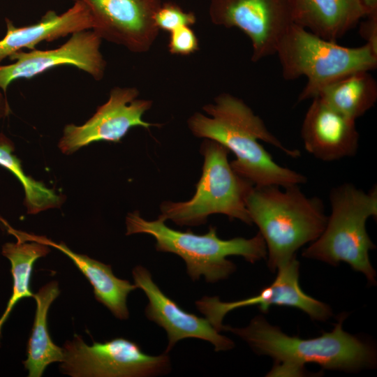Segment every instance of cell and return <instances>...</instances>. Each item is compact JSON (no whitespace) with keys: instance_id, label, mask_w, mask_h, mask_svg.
Wrapping results in <instances>:
<instances>
[{"instance_id":"obj_24","label":"cell","mask_w":377,"mask_h":377,"mask_svg":"<svg viewBox=\"0 0 377 377\" xmlns=\"http://www.w3.org/2000/svg\"><path fill=\"white\" fill-rule=\"evenodd\" d=\"M198 50V38L190 27H183L170 33L168 50L170 54L185 56Z\"/></svg>"},{"instance_id":"obj_19","label":"cell","mask_w":377,"mask_h":377,"mask_svg":"<svg viewBox=\"0 0 377 377\" xmlns=\"http://www.w3.org/2000/svg\"><path fill=\"white\" fill-rule=\"evenodd\" d=\"M59 293L58 282L52 281L34 294L36 310L27 343V358L22 362L29 377H40L49 364L63 361V348L51 339L47 324L48 310Z\"/></svg>"},{"instance_id":"obj_20","label":"cell","mask_w":377,"mask_h":377,"mask_svg":"<svg viewBox=\"0 0 377 377\" xmlns=\"http://www.w3.org/2000/svg\"><path fill=\"white\" fill-rule=\"evenodd\" d=\"M316 97L356 121L374 106L377 101V83L369 71H357L328 83Z\"/></svg>"},{"instance_id":"obj_13","label":"cell","mask_w":377,"mask_h":377,"mask_svg":"<svg viewBox=\"0 0 377 377\" xmlns=\"http://www.w3.org/2000/svg\"><path fill=\"white\" fill-rule=\"evenodd\" d=\"M300 263L294 258L277 269L274 281L254 296L233 302H222L217 296H204L195 305L211 325L219 332L223 327V320L236 309L257 305L266 313L272 305L298 309L312 320L324 321L332 314L329 305L306 295L299 283Z\"/></svg>"},{"instance_id":"obj_25","label":"cell","mask_w":377,"mask_h":377,"mask_svg":"<svg viewBox=\"0 0 377 377\" xmlns=\"http://www.w3.org/2000/svg\"><path fill=\"white\" fill-rule=\"evenodd\" d=\"M366 19L360 23L359 33L376 52H377V11L367 15Z\"/></svg>"},{"instance_id":"obj_23","label":"cell","mask_w":377,"mask_h":377,"mask_svg":"<svg viewBox=\"0 0 377 377\" xmlns=\"http://www.w3.org/2000/svg\"><path fill=\"white\" fill-rule=\"evenodd\" d=\"M155 22L159 30L172 32L183 27H191L196 22L192 12L184 11L173 2L162 3L155 15Z\"/></svg>"},{"instance_id":"obj_1","label":"cell","mask_w":377,"mask_h":377,"mask_svg":"<svg viewBox=\"0 0 377 377\" xmlns=\"http://www.w3.org/2000/svg\"><path fill=\"white\" fill-rule=\"evenodd\" d=\"M203 110L210 117L195 113L188 120L189 129L195 136L213 140L232 151L236 156L230 162L232 168L254 186L286 188L306 182L304 175L276 163L259 140L293 158L300 156V151L285 147L242 99L222 93Z\"/></svg>"},{"instance_id":"obj_27","label":"cell","mask_w":377,"mask_h":377,"mask_svg":"<svg viewBox=\"0 0 377 377\" xmlns=\"http://www.w3.org/2000/svg\"><path fill=\"white\" fill-rule=\"evenodd\" d=\"M360 1L367 10L368 15L377 11V0H360Z\"/></svg>"},{"instance_id":"obj_12","label":"cell","mask_w":377,"mask_h":377,"mask_svg":"<svg viewBox=\"0 0 377 377\" xmlns=\"http://www.w3.org/2000/svg\"><path fill=\"white\" fill-rule=\"evenodd\" d=\"M84 4L93 20L92 30L103 40L133 53L147 52L159 29L155 15L161 0H71Z\"/></svg>"},{"instance_id":"obj_3","label":"cell","mask_w":377,"mask_h":377,"mask_svg":"<svg viewBox=\"0 0 377 377\" xmlns=\"http://www.w3.org/2000/svg\"><path fill=\"white\" fill-rule=\"evenodd\" d=\"M281 188L254 186L246 200L252 223L265 242L272 272L295 258L302 246L316 240L327 219L320 198L307 197L299 185Z\"/></svg>"},{"instance_id":"obj_14","label":"cell","mask_w":377,"mask_h":377,"mask_svg":"<svg viewBox=\"0 0 377 377\" xmlns=\"http://www.w3.org/2000/svg\"><path fill=\"white\" fill-rule=\"evenodd\" d=\"M132 274L135 284L142 290L148 299L145 309L147 318L167 333L168 343L165 353H168L176 343L186 338L207 341L217 352L228 350L235 346L234 342L219 334L206 318L184 311L166 295L153 281L147 268L137 265L133 269Z\"/></svg>"},{"instance_id":"obj_21","label":"cell","mask_w":377,"mask_h":377,"mask_svg":"<svg viewBox=\"0 0 377 377\" xmlns=\"http://www.w3.org/2000/svg\"><path fill=\"white\" fill-rule=\"evenodd\" d=\"M16 243H6L2 246V254L11 264L13 276V293L6 310L0 318V338L1 328L8 318L16 304L23 298L33 297L30 282L34 263L49 253V246L37 242H30L17 239Z\"/></svg>"},{"instance_id":"obj_15","label":"cell","mask_w":377,"mask_h":377,"mask_svg":"<svg viewBox=\"0 0 377 377\" xmlns=\"http://www.w3.org/2000/svg\"><path fill=\"white\" fill-rule=\"evenodd\" d=\"M301 137L307 152L323 161L351 157L359 147V133L353 120L326 104L312 98L304 117Z\"/></svg>"},{"instance_id":"obj_5","label":"cell","mask_w":377,"mask_h":377,"mask_svg":"<svg viewBox=\"0 0 377 377\" xmlns=\"http://www.w3.org/2000/svg\"><path fill=\"white\" fill-rule=\"evenodd\" d=\"M331 214L320 235L302 252L306 258L337 265L348 263L362 273L368 283H376V273L369 251L375 249L366 222L377 216V187L366 192L350 183L332 188L330 193Z\"/></svg>"},{"instance_id":"obj_18","label":"cell","mask_w":377,"mask_h":377,"mask_svg":"<svg viewBox=\"0 0 377 377\" xmlns=\"http://www.w3.org/2000/svg\"><path fill=\"white\" fill-rule=\"evenodd\" d=\"M293 24L336 41L368 12L360 0H287Z\"/></svg>"},{"instance_id":"obj_11","label":"cell","mask_w":377,"mask_h":377,"mask_svg":"<svg viewBox=\"0 0 377 377\" xmlns=\"http://www.w3.org/2000/svg\"><path fill=\"white\" fill-rule=\"evenodd\" d=\"M101 42L102 39L89 29L71 34L65 43L54 49L18 51L9 57L13 63L0 64V89L6 94L13 81L30 79L59 66L76 67L100 81L107 65L101 52Z\"/></svg>"},{"instance_id":"obj_16","label":"cell","mask_w":377,"mask_h":377,"mask_svg":"<svg viewBox=\"0 0 377 377\" xmlns=\"http://www.w3.org/2000/svg\"><path fill=\"white\" fill-rule=\"evenodd\" d=\"M6 31L0 40V64L13 54L24 48L30 50L41 42H51L74 33L92 29L94 20L87 8L80 2L61 14L48 10L36 24L16 27L5 18Z\"/></svg>"},{"instance_id":"obj_26","label":"cell","mask_w":377,"mask_h":377,"mask_svg":"<svg viewBox=\"0 0 377 377\" xmlns=\"http://www.w3.org/2000/svg\"><path fill=\"white\" fill-rule=\"evenodd\" d=\"M10 112V107L5 94L0 89V119L6 117Z\"/></svg>"},{"instance_id":"obj_10","label":"cell","mask_w":377,"mask_h":377,"mask_svg":"<svg viewBox=\"0 0 377 377\" xmlns=\"http://www.w3.org/2000/svg\"><path fill=\"white\" fill-rule=\"evenodd\" d=\"M139 94L138 89L133 87H113L108 100L98 106L84 124L65 126L58 143L61 151L70 155L94 142H119L135 126L145 128L160 126L142 119V115L151 107L152 101L138 98Z\"/></svg>"},{"instance_id":"obj_7","label":"cell","mask_w":377,"mask_h":377,"mask_svg":"<svg viewBox=\"0 0 377 377\" xmlns=\"http://www.w3.org/2000/svg\"><path fill=\"white\" fill-rule=\"evenodd\" d=\"M229 152L220 143L205 138L200 147L202 173L195 194L185 202H163L158 217L181 226H195L205 223L211 214H222L252 225L246 200L254 186L232 168Z\"/></svg>"},{"instance_id":"obj_4","label":"cell","mask_w":377,"mask_h":377,"mask_svg":"<svg viewBox=\"0 0 377 377\" xmlns=\"http://www.w3.org/2000/svg\"><path fill=\"white\" fill-rule=\"evenodd\" d=\"M126 226V235H149L156 240V251L172 253L182 258L193 281L201 276L209 283L227 279L236 269L235 265L227 259L230 256H242L251 263L267 258L266 244L259 232L250 239H223L219 237L214 226H209L208 232L203 235L191 230H175L159 217L154 221L144 219L138 211L127 214Z\"/></svg>"},{"instance_id":"obj_17","label":"cell","mask_w":377,"mask_h":377,"mask_svg":"<svg viewBox=\"0 0 377 377\" xmlns=\"http://www.w3.org/2000/svg\"><path fill=\"white\" fill-rule=\"evenodd\" d=\"M9 233L17 239L23 242H37L51 246L66 254L87 278L93 287L96 300L107 307L118 319L126 320L129 317L127 307L128 294L138 288L129 281L117 278L112 272L110 265L71 250L63 242L56 243L45 236H38L17 230L1 219Z\"/></svg>"},{"instance_id":"obj_2","label":"cell","mask_w":377,"mask_h":377,"mask_svg":"<svg viewBox=\"0 0 377 377\" xmlns=\"http://www.w3.org/2000/svg\"><path fill=\"white\" fill-rule=\"evenodd\" d=\"M345 314L330 332L311 339H301L283 333L263 316H257L244 327L224 325L245 341L258 355H267L274 365L267 376H302L306 364L325 369L357 371L374 367L376 353L371 344L343 329Z\"/></svg>"},{"instance_id":"obj_8","label":"cell","mask_w":377,"mask_h":377,"mask_svg":"<svg viewBox=\"0 0 377 377\" xmlns=\"http://www.w3.org/2000/svg\"><path fill=\"white\" fill-rule=\"evenodd\" d=\"M62 348L60 371L73 377H147L170 371L168 353L147 355L137 343L123 337L89 346L75 334Z\"/></svg>"},{"instance_id":"obj_9","label":"cell","mask_w":377,"mask_h":377,"mask_svg":"<svg viewBox=\"0 0 377 377\" xmlns=\"http://www.w3.org/2000/svg\"><path fill=\"white\" fill-rule=\"evenodd\" d=\"M209 15L214 24L236 27L248 36L253 62L275 54L293 24L287 0H210Z\"/></svg>"},{"instance_id":"obj_6","label":"cell","mask_w":377,"mask_h":377,"mask_svg":"<svg viewBox=\"0 0 377 377\" xmlns=\"http://www.w3.org/2000/svg\"><path fill=\"white\" fill-rule=\"evenodd\" d=\"M275 54L285 80L306 78L299 102L313 98L321 88L347 73L377 67V52L369 45L342 46L295 24L281 38Z\"/></svg>"},{"instance_id":"obj_22","label":"cell","mask_w":377,"mask_h":377,"mask_svg":"<svg viewBox=\"0 0 377 377\" xmlns=\"http://www.w3.org/2000/svg\"><path fill=\"white\" fill-rule=\"evenodd\" d=\"M15 145L3 133H0V165L8 170L22 184L25 193L24 205L27 213L35 214L48 209L60 207L64 196L47 188L42 182L27 176L20 160L13 154Z\"/></svg>"}]
</instances>
